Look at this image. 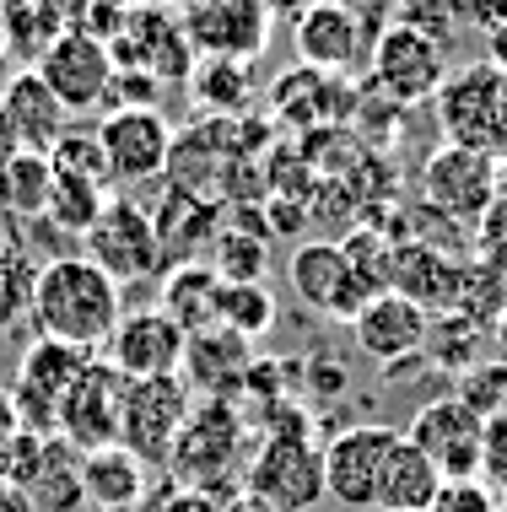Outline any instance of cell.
Segmentation results:
<instances>
[{
    "label": "cell",
    "mask_w": 507,
    "mask_h": 512,
    "mask_svg": "<svg viewBox=\"0 0 507 512\" xmlns=\"http://www.w3.org/2000/svg\"><path fill=\"white\" fill-rule=\"evenodd\" d=\"M0 512H38V502L27 491H17V486H6V480H0Z\"/></svg>",
    "instance_id": "obj_52"
},
{
    "label": "cell",
    "mask_w": 507,
    "mask_h": 512,
    "mask_svg": "<svg viewBox=\"0 0 507 512\" xmlns=\"http://www.w3.org/2000/svg\"><path fill=\"white\" fill-rule=\"evenodd\" d=\"M497 157H481V151L470 146H437L427 162H421V205H427L432 216H443L448 227H459V221H481L491 211V200H497Z\"/></svg>",
    "instance_id": "obj_7"
},
{
    "label": "cell",
    "mask_w": 507,
    "mask_h": 512,
    "mask_svg": "<svg viewBox=\"0 0 507 512\" xmlns=\"http://www.w3.org/2000/svg\"><path fill=\"white\" fill-rule=\"evenodd\" d=\"M497 200H507V157H502V168H497Z\"/></svg>",
    "instance_id": "obj_59"
},
{
    "label": "cell",
    "mask_w": 507,
    "mask_h": 512,
    "mask_svg": "<svg viewBox=\"0 0 507 512\" xmlns=\"http://www.w3.org/2000/svg\"><path fill=\"white\" fill-rule=\"evenodd\" d=\"M351 103H356V87H346V76H324V71H308V65L286 71L270 87V119L303 135H313L330 119H346Z\"/></svg>",
    "instance_id": "obj_24"
},
{
    "label": "cell",
    "mask_w": 507,
    "mask_h": 512,
    "mask_svg": "<svg viewBox=\"0 0 507 512\" xmlns=\"http://www.w3.org/2000/svg\"><path fill=\"white\" fill-rule=\"evenodd\" d=\"M33 71L65 103V114H87V108H103V92L114 81V54L87 33H65L38 54Z\"/></svg>",
    "instance_id": "obj_17"
},
{
    "label": "cell",
    "mask_w": 507,
    "mask_h": 512,
    "mask_svg": "<svg viewBox=\"0 0 507 512\" xmlns=\"http://www.w3.org/2000/svg\"><path fill=\"white\" fill-rule=\"evenodd\" d=\"M108 54L119 71H146L162 87L189 81V71H195V44L184 33V17L168 6H130L125 33L108 44Z\"/></svg>",
    "instance_id": "obj_9"
},
{
    "label": "cell",
    "mask_w": 507,
    "mask_h": 512,
    "mask_svg": "<svg viewBox=\"0 0 507 512\" xmlns=\"http://www.w3.org/2000/svg\"><path fill=\"white\" fill-rule=\"evenodd\" d=\"M87 259L108 275V281H119V286H125V281H152V275L168 270L162 243H157V227H152V211L135 205L130 195H114L103 205V216L92 221Z\"/></svg>",
    "instance_id": "obj_8"
},
{
    "label": "cell",
    "mask_w": 507,
    "mask_h": 512,
    "mask_svg": "<svg viewBox=\"0 0 507 512\" xmlns=\"http://www.w3.org/2000/svg\"><path fill=\"white\" fill-rule=\"evenodd\" d=\"M216 292H222V275L211 265H173L162 275V292H157V308L173 318L184 335H200V329L216 324Z\"/></svg>",
    "instance_id": "obj_28"
},
{
    "label": "cell",
    "mask_w": 507,
    "mask_h": 512,
    "mask_svg": "<svg viewBox=\"0 0 507 512\" xmlns=\"http://www.w3.org/2000/svg\"><path fill=\"white\" fill-rule=\"evenodd\" d=\"M184 33L200 60H254L270 38L265 0H195L184 11Z\"/></svg>",
    "instance_id": "obj_18"
},
{
    "label": "cell",
    "mask_w": 507,
    "mask_h": 512,
    "mask_svg": "<svg viewBox=\"0 0 507 512\" xmlns=\"http://www.w3.org/2000/svg\"><path fill=\"white\" fill-rule=\"evenodd\" d=\"M49 189H54V168L38 151H17L0 162V211L17 221H44L49 211Z\"/></svg>",
    "instance_id": "obj_30"
},
{
    "label": "cell",
    "mask_w": 507,
    "mask_h": 512,
    "mask_svg": "<svg viewBox=\"0 0 507 512\" xmlns=\"http://www.w3.org/2000/svg\"><path fill=\"white\" fill-rule=\"evenodd\" d=\"M76 469H81L87 507H98V512H135L146 502V491H152V469L135 459V453H125L119 442H114V448L81 453Z\"/></svg>",
    "instance_id": "obj_26"
},
{
    "label": "cell",
    "mask_w": 507,
    "mask_h": 512,
    "mask_svg": "<svg viewBox=\"0 0 507 512\" xmlns=\"http://www.w3.org/2000/svg\"><path fill=\"white\" fill-rule=\"evenodd\" d=\"M87 6L92 0H33V17H38V27H44V38L54 44V38L76 33L81 17H87Z\"/></svg>",
    "instance_id": "obj_45"
},
{
    "label": "cell",
    "mask_w": 507,
    "mask_h": 512,
    "mask_svg": "<svg viewBox=\"0 0 507 512\" xmlns=\"http://www.w3.org/2000/svg\"><path fill=\"white\" fill-rule=\"evenodd\" d=\"M437 491H443L437 464L400 432V442L389 448V464H383V480H378V507L383 512H432Z\"/></svg>",
    "instance_id": "obj_27"
},
{
    "label": "cell",
    "mask_w": 507,
    "mask_h": 512,
    "mask_svg": "<svg viewBox=\"0 0 507 512\" xmlns=\"http://www.w3.org/2000/svg\"><path fill=\"white\" fill-rule=\"evenodd\" d=\"M189 405L195 394L184 389V378H130L125 405H119V448L135 453L146 469H168Z\"/></svg>",
    "instance_id": "obj_6"
},
{
    "label": "cell",
    "mask_w": 507,
    "mask_h": 512,
    "mask_svg": "<svg viewBox=\"0 0 507 512\" xmlns=\"http://www.w3.org/2000/svg\"><path fill=\"white\" fill-rule=\"evenodd\" d=\"M125 17H130V0H92L87 17H81L76 33L98 38V44H114L119 33H125Z\"/></svg>",
    "instance_id": "obj_47"
},
{
    "label": "cell",
    "mask_w": 507,
    "mask_h": 512,
    "mask_svg": "<svg viewBox=\"0 0 507 512\" xmlns=\"http://www.w3.org/2000/svg\"><path fill=\"white\" fill-rule=\"evenodd\" d=\"M238 221L243 227H222V238L211 248V270L232 286H259L270 270V248H265L270 227H265V216H254V211H238Z\"/></svg>",
    "instance_id": "obj_29"
},
{
    "label": "cell",
    "mask_w": 507,
    "mask_h": 512,
    "mask_svg": "<svg viewBox=\"0 0 507 512\" xmlns=\"http://www.w3.org/2000/svg\"><path fill=\"white\" fill-rule=\"evenodd\" d=\"M481 345H486V335L470 324V318H459V313H432L421 356H427V367H437V372H470L475 362H481Z\"/></svg>",
    "instance_id": "obj_33"
},
{
    "label": "cell",
    "mask_w": 507,
    "mask_h": 512,
    "mask_svg": "<svg viewBox=\"0 0 507 512\" xmlns=\"http://www.w3.org/2000/svg\"><path fill=\"white\" fill-rule=\"evenodd\" d=\"M448 17H459V0H400V22L416 27V33L443 38L448 33Z\"/></svg>",
    "instance_id": "obj_46"
},
{
    "label": "cell",
    "mask_w": 507,
    "mask_h": 512,
    "mask_svg": "<svg viewBox=\"0 0 507 512\" xmlns=\"http://www.w3.org/2000/svg\"><path fill=\"white\" fill-rule=\"evenodd\" d=\"M189 92H195L200 108H211V119L243 114L249 98H254L249 60H195V71H189Z\"/></svg>",
    "instance_id": "obj_31"
},
{
    "label": "cell",
    "mask_w": 507,
    "mask_h": 512,
    "mask_svg": "<svg viewBox=\"0 0 507 512\" xmlns=\"http://www.w3.org/2000/svg\"><path fill=\"white\" fill-rule=\"evenodd\" d=\"M249 362H254V345L243 335H232V329H222V324H211V329H200V335H189L178 378H184V389L195 399H232V405H238Z\"/></svg>",
    "instance_id": "obj_21"
},
{
    "label": "cell",
    "mask_w": 507,
    "mask_h": 512,
    "mask_svg": "<svg viewBox=\"0 0 507 512\" xmlns=\"http://www.w3.org/2000/svg\"><path fill=\"white\" fill-rule=\"evenodd\" d=\"M0 87H6V49H0Z\"/></svg>",
    "instance_id": "obj_60"
},
{
    "label": "cell",
    "mask_w": 507,
    "mask_h": 512,
    "mask_svg": "<svg viewBox=\"0 0 507 512\" xmlns=\"http://www.w3.org/2000/svg\"><path fill=\"white\" fill-rule=\"evenodd\" d=\"M38 502V512H87V491H81V469L54 459V469L44 480H38L33 491H27Z\"/></svg>",
    "instance_id": "obj_41"
},
{
    "label": "cell",
    "mask_w": 507,
    "mask_h": 512,
    "mask_svg": "<svg viewBox=\"0 0 507 512\" xmlns=\"http://www.w3.org/2000/svg\"><path fill=\"white\" fill-rule=\"evenodd\" d=\"M0 49H6V60H33L38 65V54L49 49V38H44V27H38L33 17V6H0Z\"/></svg>",
    "instance_id": "obj_40"
},
{
    "label": "cell",
    "mask_w": 507,
    "mask_h": 512,
    "mask_svg": "<svg viewBox=\"0 0 507 512\" xmlns=\"http://www.w3.org/2000/svg\"><path fill=\"white\" fill-rule=\"evenodd\" d=\"M11 6H33V0H11Z\"/></svg>",
    "instance_id": "obj_61"
},
{
    "label": "cell",
    "mask_w": 507,
    "mask_h": 512,
    "mask_svg": "<svg viewBox=\"0 0 507 512\" xmlns=\"http://www.w3.org/2000/svg\"><path fill=\"white\" fill-rule=\"evenodd\" d=\"M437 124L448 146H470L481 157H507V71L491 60H475L464 71H448L437 92Z\"/></svg>",
    "instance_id": "obj_3"
},
{
    "label": "cell",
    "mask_w": 507,
    "mask_h": 512,
    "mask_svg": "<svg viewBox=\"0 0 507 512\" xmlns=\"http://www.w3.org/2000/svg\"><path fill=\"white\" fill-rule=\"evenodd\" d=\"M162 98V81H152L146 71H119L114 65V81H108L103 92V108L108 114H119V108H152Z\"/></svg>",
    "instance_id": "obj_43"
},
{
    "label": "cell",
    "mask_w": 507,
    "mask_h": 512,
    "mask_svg": "<svg viewBox=\"0 0 507 512\" xmlns=\"http://www.w3.org/2000/svg\"><path fill=\"white\" fill-rule=\"evenodd\" d=\"M292 44H297V60L308 71H324V76H351L373 54V44H367V17L351 11L346 0H319L303 17H292Z\"/></svg>",
    "instance_id": "obj_16"
},
{
    "label": "cell",
    "mask_w": 507,
    "mask_h": 512,
    "mask_svg": "<svg viewBox=\"0 0 507 512\" xmlns=\"http://www.w3.org/2000/svg\"><path fill=\"white\" fill-rule=\"evenodd\" d=\"M152 227H157L168 270L173 265H200V254L216 248V238H222V205L211 195H200V189L173 184L168 195H162V205L152 211Z\"/></svg>",
    "instance_id": "obj_23"
},
{
    "label": "cell",
    "mask_w": 507,
    "mask_h": 512,
    "mask_svg": "<svg viewBox=\"0 0 507 512\" xmlns=\"http://www.w3.org/2000/svg\"><path fill=\"white\" fill-rule=\"evenodd\" d=\"M0 103H6V119H11V130H17V146H22V151H38V157H49V146L60 141L65 130H71V114H65V103L54 98L44 81H38L33 65H22L17 76H6V87H0Z\"/></svg>",
    "instance_id": "obj_25"
},
{
    "label": "cell",
    "mask_w": 507,
    "mask_h": 512,
    "mask_svg": "<svg viewBox=\"0 0 507 512\" xmlns=\"http://www.w3.org/2000/svg\"><path fill=\"white\" fill-rule=\"evenodd\" d=\"M243 442H249V421H243V410L232 399H195L184 426H178L168 469L184 491H205L227 507L243 491V480H238Z\"/></svg>",
    "instance_id": "obj_2"
},
{
    "label": "cell",
    "mask_w": 507,
    "mask_h": 512,
    "mask_svg": "<svg viewBox=\"0 0 507 512\" xmlns=\"http://www.w3.org/2000/svg\"><path fill=\"white\" fill-rule=\"evenodd\" d=\"M33 286H38V259L27 248H0V329H17L33 318Z\"/></svg>",
    "instance_id": "obj_36"
},
{
    "label": "cell",
    "mask_w": 507,
    "mask_h": 512,
    "mask_svg": "<svg viewBox=\"0 0 507 512\" xmlns=\"http://www.w3.org/2000/svg\"><path fill=\"white\" fill-rule=\"evenodd\" d=\"M125 372L108 367V362H87L81 367V378L71 383V394L60 399V410H54V437L65 442V448L92 453V448H114L119 442V405H125Z\"/></svg>",
    "instance_id": "obj_13"
},
{
    "label": "cell",
    "mask_w": 507,
    "mask_h": 512,
    "mask_svg": "<svg viewBox=\"0 0 507 512\" xmlns=\"http://www.w3.org/2000/svg\"><path fill=\"white\" fill-rule=\"evenodd\" d=\"M17 130H11V119H6V103H0V162H6V157H17Z\"/></svg>",
    "instance_id": "obj_54"
},
{
    "label": "cell",
    "mask_w": 507,
    "mask_h": 512,
    "mask_svg": "<svg viewBox=\"0 0 507 512\" xmlns=\"http://www.w3.org/2000/svg\"><path fill=\"white\" fill-rule=\"evenodd\" d=\"M432 512H502V496L486 480H443Z\"/></svg>",
    "instance_id": "obj_44"
},
{
    "label": "cell",
    "mask_w": 507,
    "mask_h": 512,
    "mask_svg": "<svg viewBox=\"0 0 507 512\" xmlns=\"http://www.w3.org/2000/svg\"><path fill=\"white\" fill-rule=\"evenodd\" d=\"M130 6H168V11H178V6H184V11H189L195 0H130Z\"/></svg>",
    "instance_id": "obj_57"
},
{
    "label": "cell",
    "mask_w": 507,
    "mask_h": 512,
    "mask_svg": "<svg viewBox=\"0 0 507 512\" xmlns=\"http://www.w3.org/2000/svg\"><path fill=\"white\" fill-rule=\"evenodd\" d=\"M157 512H227L216 496H205V491H184V486H173L168 496H162V507Z\"/></svg>",
    "instance_id": "obj_50"
},
{
    "label": "cell",
    "mask_w": 507,
    "mask_h": 512,
    "mask_svg": "<svg viewBox=\"0 0 507 512\" xmlns=\"http://www.w3.org/2000/svg\"><path fill=\"white\" fill-rule=\"evenodd\" d=\"M114 200L108 184H92V178H60L54 173V189H49V211L44 221L54 232H71V238H87L92 221L103 216V205Z\"/></svg>",
    "instance_id": "obj_32"
},
{
    "label": "cell",
    "mask_w": 507,
    "mask_h": 512,
    "mask_svg": "<svg viewBox=\"0 0 507 512\" xmlns=\"http://www.w3.org/2000/svg\"><path fill=\"white\" fill-rule=\"evenodd\" d=\"M103 141V162H108V184H152V178L168 173L173 157V124L157 114V108H119V114H103L98 124Z\"/></svg>",
    "instance_id": "obj_15"
},
{
    "label": "cell",
    "mask_w": 507,
    "mask_h": 512,
    "mask_svg": "<svg viewBox=\"0 0 507 512\" xmlns=\"http://www.w3.org/2000/svg\"><path fill=\"white\" fill-rule=\"evenodd\" d=\"M81 367H87V351H76V345H65V340L38 335L33 345H27L22 362H17V383H11V405H17L22 432L54 437V410H60V399L71 394Z\"/></svg>",
    "instance_id": "obj_14"
},
{
    "label": "cell",
    "mask_w": 507,
    "mask_h": 512,
    "mask_svg": "<svg viewBox=\"0 0 507 512\" xmlns=\"http://www.w3.org/2000/svg\"><path fill=\"white\" fill-rule=\"evenodd\" d=\"M454 313H459V318H470V324L481 329V335H491V329H497V318L507 313V275L486 270L481 259H464Z\"/></svg>",
    "instance_id": "obj_34"
},
{
    "label": "cell",
    "mask_w": 507,
    "mask_h": 512,
    "mask_svg": "<svg viewBox=\"0 0 507 512\" xmlns=\"http://www.w3.org/2000/svg\"><path fill=\"white\" fill-rule=\"evenodd\" d=\"M243 491L270 512H313L324 502V448L313 437H259Z\"/></svg>",
    "instance_id": "obj_4"
},
{
    "label": "cell",
    "mask_w": 507,
    "mask_h": 512,
    "mask_svg": "<svg viewBox=\"0 0 507 512\" xmlns=\"http://www.w3.org/2000/svg\"><path fill=\"white\" fill-rule=\"evenodd\" d=\"M486 60L497 65V71H507V17L497 27H486Z\"/></svg>",
    "instance_id": "obj_51"
},
{
    "label": "cell",
    "mask_w": 507,
    "mask_h": 512,
    "mask_svg": "<svg viewBox=\"0 0 507 512\" xmlns=\"http://www.w3.org/2000/svg\"><path fill=\"white\" fill-rule=\"evenodd\" d=\"M427 324H432L427 308L405 302L400 292H383V297H373L362 313L351 318V340H356V351H362L367 362L394 367V362H405V356H421Z\"/></svg>",
    "instance_id": "obj_20"
},
{
    "label": "cell",
    "mask_w": 507,
    "mask_h": 512,
    "mask_svg": "<svg viewBox=\"0 0 507 512\" xmlns=\"http://www.w3.org/2000/svg\"><path fill=\"white\" fill-rule=\"evenodd\" d=\"M227 512H270V507L259 502V496H249V491H238V496H232V502H227Z\"/></svg>",
    "instance_id": "obj_56"
},
{
    "label": "cell",
    "mask_w": 507,
    "mask_h": 512,
    "mask_svg": "<svg viewBox=\"0 0 507 512\" xmlns=\"http://www.w3.org/2000/svg\"><path fill=\"white\" fill-rule=\"evenodd\" d=\"M464 405H470L481 421L507 410V362H475L470 372H459V389H454Z\"/></svg>",
    "instance_id": "obj_39"
},
{
    "label": "cell",
    "mask_w": 507,
    "mask_h": 512,
    "mask_svg": "<svg viewBox=\"0 0 507 512\" xmlns=\"http://www.w3.org/2000/svg\"><path fill=\"white\" fill-rule=\"evenodd\" d=\"M459 275H464V259H448L437 243H421V238L389 243V292H400L416 308L454 313Z\"/></svg>",
    "instance_id": "obj_22"
},
{
    "label": "cell",
    "mask_w": 507,
    "mask_h": 512,
    "mask_svg": "<svg viewBox=\"0 0 507 512\" xmlns=\"http://www.w3.org/2000/svg\"><path fill=\"white\" fill-rule=\"evenodd\" d=\"M60 437H38V432H17L0 448V480L6 486H17V491H33L38 480L54 469V459H60Z\"/></svg>",
    "instance_id": "obj_37"
},
{
    "label": "cell",
    "mask_w": 507,
    "mask_h": 512,
    "mask_svg": "<svg viewBox=\"0 0 507 512\" xmlns=\"http://www.w3.org/2000/svg\"><path fill=\"white\" fill-rule=\"evenodd\" d=\"M216 324L254 345L270 324H276V297H270V286H265V281H259V286H232V281H222V292H216Z\"/></svg>",
    "instance_id": "obj_35"
},
{
    "label": "cell",
    "mask_w": 507,
    "mask_h": 512,
    "mask_svg": "<svg viewBox=\"0 0 507 512\" xmlns=\"http://www.w3.org/2000/svg\"><path fill=\"white\" fill-rule=\"evenodd\" d=\"M373 87L389 98L394 108H416V103H432L448 81V49L443 38L432 33H416L405 22H389L383 33L373 38Z\"/></svg>",
    "instance_id": "obj_5"
},
{
    "label": "cell",
    "mask_w": 507,
    "mask_h": 512,
    "mask_svg": "<svg viewBox=\"0 0 507 512\" xmlns=\"http://www.w3.org/2000/svg\"><path fill=\"white\" fill-rule=\"evenodd\" d=\"M400 442L394 426L378 421H351L324 442V496H335L340 507L362 512L378 507V480L383 464H389V448Z\"/></svg>",
    "instance_id": "obj_10"
},
{
    "label": "cell",
    "mask_w": 507,
    "mask_h": 512,
    "mask_svg": "<svg viewBox=\"0 0 507 512\" xmlns=\"http://www.w3.org/2000/svg\"><path fill=\"white\" fill-rule=\"evenodd\" d=\"M475 259L507 275V200H491V211L475 221Z\"/></svg>",
    "instance_id": "obj_42"
},
{
    "label": "cell",
    "mask_w": 507,
    "mask_h": 512,
    "mask_svg": "<svg viewBox=\"0 0 507 512\" xmlns=\"http://www.w3.org/2000/svg\"><path fill=\"white\" fill-rule=\"evenodd\" d=\"M184 345L189 335L162 308H135L108 335V367H119L125 378H178Z\"/></svg>",
    "instance_id": "obj_19"
},
{
    "label": "cell",
    "mask_w": 507,
    "mask_h": 512,
    "mask_svg": "<svg viewBox=\"0 0 507 512\" xmlns=\"http://www.w3.org/2000/svg\"><path fill=\"white\" fill-rule=\"evenodd\" d=\"M270 11H281V17H303L308 6H319V0H265Z\"/></svg>",
    "instance_id": "obj_55"
},
{
    "label": "cell",
    "mask_w": 507,
    "mask_h": 512,
    "mask_svg": "<svg viewBox=\"0 0 507 512\" xmlns=\"http://www.w3.org/2000/svg\"><path fill=\"white\" fill-rule=\"evenodd\" d=\"M22 432V421H17V405H11V394H0V448H6L11 437Z\"/></svg>",
    "instance_id": "obj_53"
},
{
    "label": "cell",
    "mask_w": 507,
    "mask_h": 512,
    "mask_svg": "<svg viewBox=\"0 0 507 512\" xmlns=\"http://www.w3.org/2000/svg\"><path fill=\"white\" fill-rule=\"evenodd\" d=\"M119 318H125L119 281H108L87 254H60V259L38 265L33 324L44 340H65L76 351H98V345H108Z\"/></svg>",
    "instance_id": "obj_1"
},
{
    "label": "cell",
    "mask_w": 507,
    "mask_h": 512,
    "mask_svg": "<svg viewBox=\"0 0 507 512\" xmlns=\"http://www.w3.org/2000/svg\"><path fill=\"white\" fill-rule=\"evenodd\" d=\"M303 383H308V394L324 405V399H335V394H346V389H351V372L340 367L335 356H313V362L303 367Z\"/></svg>",
    "instance_id": "obj_48"
},
{
    "label": "cell",
    "mask_w": 507,
    "mask_h": 512,
    "mask_svg": "<svg viewBox=\"0 0 507 512\" xmlns=\"http://www.w3.org/2000/svg\"><path fill=\"white\" fill-rule=\"evenodd\" d=\"M481 475H491V491H507V410L486 421V453H481Z\"/></svg>",
    "instance_id": "obj_49"
},
{
    "label": "cell",
    "mask_w": 507,
    "mask_h": 512,
    "mask_svg": "<svg viewBox=\"0 0 507 512\" xmlns=\"http://www.w3.org/2000/svg\"><path fill=\"white\" fill-rule=\"evenodd\" d=\"M491 335H497V345H502V356H507V313L497 318V329H491Z\"/></svg>",
    "instance_id": "obj_58"
},
{
    "label": "cell",
    "mask_w": 507,
    "mask_h": 512,
    "mask_svg": "<svg viewBox=\"0 0 507 512\" xmlns=\"http://www.w3.org/2000/svg\"><path fill=\"white\" fill-rule=\"evenodd\" d=\"M49 168L60 178H92V184H108V162H103L98 130H65L60 141L49 146Z\"/></svg>",
    "instance_id": "obj_38"
},
{
    "label": "cell",
    "mask_w": 507,
    "mask_h": 512,
    "mask_svg": "<svg viewBox=\"0 0 507 512\" xmlns=\"http://www.w3.org/2000/svg\"><path fill=\"white\" fill-rule=\"evenodd\" d=\"M286 281H292V292L308 313L340 318V324H351V318L378 297L373 286L351 270L346 248H340L335 238H313V243L297 248L292 265H286Z\"/></svg>",
    "instance_id": "obj_12"
},
{
    "label": "cell",
    "mask_w": 507,
    "mask_h": 512,
    "mask_svg": "<svg viewBox=\"0 0 507 512\" xmlns=\"http://www.w3.org/2000/svg\"><path fill=\"white\" fill-rule=\"evenodd\" d=\"M410 442L437 464L443 480H481V453H486V421L464 405L459 394L427 399L410 415Z\"/></svg>",
    "instance_id": "obj_11"
}]
</instances>
